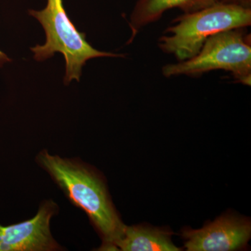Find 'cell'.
<instances>
[{
  "instance_id": "6da1fadb",
  "label": "cell",
  "mask_w": 251,
  "mask_h": 251,
  "mask_svg": "<svg viewBox=\"0 0 251 251\" xmlns=\"http://www.w3.org/2000/svg\"><path fill=\"white\" fill-rule=\"evenodd\" d=\"M36 159L73 204L90 218L103 239L100 250L116 251L115 243L122 237L126 226L114 207L101 176L80 162L49 154L46 150Z\"/></svg>"
},
{
  "instance_id": "9c48e42d",
  "label": "cell",
  "mask_w": 251,
  "mask_h": 251,
  "mask_svg": "<svg viewBox=\"0 0 251 251\" xmlns=\"http://www.w3.org/2000/svg\"><path fill=\"white\" fill-rule=\"evenodd\" d=\"M223 4L237 5L243 7L251 8V0H216Z\"/></svg>"
},
{
  "instance_id": "8992f818",
  "label": "cell",
  "mask_w": 251,
  "mask_h": 251,
  "mask_svg": "<svg viewBox=\"0 0 251 251\" xmlns=\"http://www.w3.org/2000/svg\"><path fill=\"white\" fill-rule=\"evenodd\" d=\"M250 221L233 215L220 216L199 229H184L188 251H229L242 249L251 237Z\"/></svg>"
},
{
  "instance_id": "5b68a950",
  "label": "cell",
  "mask_w": 251,
  "mask_h": 251,
  "mask_svg": "<svg viewBox=\"0 0 251 251\" xmlns=\"http://www.w3.org/2000/svg\"><path fill=\"white\" fill-rule=\"evenodd\" d=\"M57 209L53 201H45L32 219L10 226L0 224V251L59 250L50 229Z\"/></svg>"
},
{
  "instance_id": "7a4b0ae2",
  "label": "cell",
  "mask_w": 251,
  "mask_h": 251,
  "mask_svg": "<svg viewBox=\"0 0 251 251\" xmlns=\"http://www.w3.org/2000/svg\"><path fill=\"white\" fill-rule=\"evenodd\" d=\"M158 39V48L173 54L178 62L198 53L206 39L222 31L247 28L251 25V8L216 2L208 7L175 18Z\"/></svg>"
},
{
  "instance_id": "3957f363",
  "label": "cell",
  "mask_w": 251,
  "mask_h": 251,
  "mask_svg": "<svg viewBox=\"0 0 251 251\" xmlns=\"http://www.w3.org/2000/svg\"><path fill=\"white\" fill-rule=\"evenodd\" d=\"M29 14L40 23L46 38L44 45L31 48L34 59L41 62L53 57L56 52L62 54L66 62V85L74 80L80 81L82 67L91 59L125 57V54L103 52L92 47L86 40L85 33L77 30L71 21L63 0H47L44 9L29 10Z\"/></svg>"
},
{
  "instance_id": "277c9868",
  "label": "cell",
  "mask_w": 251,
  "mask_h": 251,
  "mask_svg": "<svg viewBox=\"0 0 251 251\" xmlns=\"http://www.w3.org/2000/svg\"><path fill=\"white\" fill-rule=\"evenodd\" d=\"M247 28L222 31L206 39L194 57L162 68L166 77L200 76L212 71L230 73L234 80L251 85V39Z\"/></svg>"
},
{
  "instance_id": "30bf717a",
  "label": "cell",
  "mask_w": 251,
  "mask_h": 251,
  "mask_svg": "<svg viewBox=\"0 0 251 251\" xmlns=\"http://www.w3.org/2000/svg\"><path fill=\"white\" fill-rule=\"evenodd\" d=\"M10 62H11V59L2 51L0 50V68L2 67L6 63Z\"/></svg>"
},
{
  "instance_id": "ba28073f",
  "label": "cell",
  "mask_w": 251,
  "mask_h": 251,
  "mask_svg": "<svg viewBox=\"0 0 251 251\" xmlns=\"http://www.w3.org/2000/svg\"><path fill=\"white\" fill-rule=\"evenodd\" d=\"M169 231L145 226H125L115 247L124 251H178Z\"/></svg>"
},
{
  "instance_id": "52a82bcc",
  "label": "cell",
  "mask_w": 251,
  "mask_h": 251,
  "mask_svg": "<svg viewBox=\"0 0 251 251\" xmlns=\"http://www.w3.org/2000/svg\"><path fill=\"white\" fill-rule=\"evenodd\" d=\"M216 2V0H138L130 14L129 26L132 36L129 42L140 29L161 19L168 10L177 8L184 14H189Z\"/></svg>"
}]
</instances>
